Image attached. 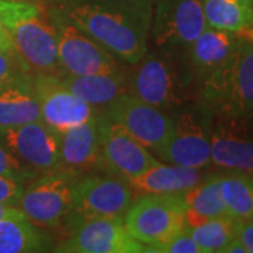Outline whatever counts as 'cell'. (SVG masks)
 Here are the masks:
<instances>
[{"label": "cell", "mask_w": 253, "mask_h": 253, "mask_svg": "<svg viewBox=\"0 0 253 253\" xmlns=\"http://www.w3.org/2000/svg\"><path fill=\"white\" fill-rule=\"evenodd\" d=\"M154 0H52L76 27L121 62L135 65L149 48Z\"/></svg>", "instance_id": "cell-1"}, {"label": "cell", "mask_w": 253, "mask_h": 253, "mask_svg": "<svg viewBox=\"0 0 253 253\" xmlns=\"http://www.w3.org/2000/svg\"><path fill=\"white\" fill-rule=\"evenodd\" d=\"M129 93L156 109L172 113L199 100L200 84L190 65L187 49H149L132 65Z\"/></svg>", "instance_id": "cell-2"}, {"label": "cell", "mask_w": 253, "mask_h": 253, "mask_svg": "<svg viewBox=\"0 0 253 253\" xmlns=\"http://www.w3.org/2000/svg\"><path fill=\"white\" fill-rule=\"evenodd\" d=\"M1 17L11 45L31 75L59 73L58 45L48 7L30 0H0Z\"/></svg>", "instance_id": "cell-3"}, {"label": "cell", "mask_w": 253, "mask_h": 253, "mask_svg": "<svg viewBox=\"0 0 253 253\" xmlns=\"http://www.w3.org/2000/svg\"><path fill=\"white\" fill-rule=\"evenodd\" d=\"M199 101L214 117L253 113V42H241L228 62L200 84Z\"/></svg>", "instance_id": "cell-4"}, {"label": "cell", "mask_w": 253, "mask_h": 253, "mask_svg": "<svg viewBox=\"0 0 253 253\" xmlns=\"http://www.w3.org/2000/svg\"><path fill=\"white\" fill-rule=\"evenodd\" d=\"M134 201V189L121 177L109 173H84L73 190L71 210L62 225L68 231L94 218L124 221Z\"/></svg>", "instance_id": "cell-5"}, {"label": "cell", "mask_w": 253, "mask_h": 253, "mask_svg": "<svg viewBox=\"0 0 253 253\" xmlns=\"http://www.w3.org/2000/svg\"><path fill=\"white\" fill-rule=\"evenodd\" d=\"M170 139L161 159L194 169L211 166V132L214 116L199 100L172 111Z\"/></svg>", "instance_id": "cell-6"}, {"label": "cell", "mask_w": 253, "mask_h": 253, "mask_svg": "<svg viewBox=\"0 0 253 253\" xmlns=\"http://www.w3.org/2000/svg\"><path fill=\"white\" fill-rule=\"evenodd\" d=\"M181 194H144L129 206L124 225L145 248L163 244L186 231Z\"/></svg>", "instance_id": "cell-7"}, {"label": "cell", "mask_w": 253, "mask_h": 253, "mask_svg": "<svg viewBox=\"0 0 253 253\" xmlns=\"http://www.w3.org/2000/svg\"><path fill=\"white\" fill-rule=\"evenodd\" d=\"M79 177L81 174L66 169L41 173L24 187L18 208L34 225L58 228L71 210L73 190Z\"/></svg>", "instance_id": "cell-8"}, {"label": "cell", "mask_w": 253, "mask_h": 253, "mask_svg": "<svg viewBox=\"0 0 253 253\" xmlns=\"http://www.w3.org/2000/svg\"><path fill=\"white\" fill-rule=\"evenodd\" d=\"M48 10L54 23L58 59L62 72L69 75H93L126 71V63L121 62L84 34L59 10L52 6H49Z\"/></svg>", "instance_id": "cell-9"}, {"label": "cell", "mask_w": 253, "mask_h": 253, "mask_svg": "<svg viewBox=\"0 0 253 253\" xmlns=\"http://www.w3.org/2000/svg\"><path fill=\"white\" fill-rule=\"evenodd\" d=\"M100 111L120 124L155 156H162L172 135V113L156 109L131 93L118 96Z\"/></svg>", "instance_id": "cell-10"}, {"label": "cell", "mask_w": 253, "mask_h": 253, "mask_svg": "<svg viewBox=\"0 0 253 253\" xmlns=\"http://www.w3.org/2000/svg\"><path fill=\"white\" fill-rule=\"evenodd\" d=\"M158 162L148 148L100 111V172L129 183Z\"/></svg>", "instance_id": "cell-11"}, {"label": "cell", "mask_w": 253, "mask_h": 253, "mask_svg": "<svg viewBox=\"0 0 253 253\" xmlns=\"http://www.w3.org/2000/svg\"><path fill=\"white\" fill-rule=\"evenodd\" d=\"M207 27L201 0H155L149 40L158 48L187 49Z\"/></svg>", "instance_id": "cell-12"}, {"label": "cell", "mask_w": 253, "mask_h": 253, "mask_svg": "<svg viewBox=\"0 0 253 253\" xmlns=\"http://www.w3.org/2000/svg\"><path fill=\"white\" fill-rule=\"evenodd\" d=\"M0 144L38 174L56 170L61 166V132L41 120L0 126Z\"/></svg>", "instance_id": "cell-13"}, {"label": "cell", "mask_w": 253, "mask_h": 253, "mask_svg": "<svg viewBox=\"0 0 253 253\" xmlns=\"http://www.w3.org/2000/svg\"><path fill=\"white\" fill-rule=\"evenodd\" d=\"M211 166L224 173L236 172L253 176V113L214 117Z\"/></svg>", "instance_id": "cell-14"}, {"label": "cell", "mask_w": 253, "mask_h": 253, "mask_svg": "<svg viewBox=\"0 0 253 253\" xmlns=\"http://www.w3.org/2000/svg\"><path fill=\"white\" fill-rule=\"evenodd\" d=\"M55 252L61 253H144L145 246L129 235L124 221L94 218L69 231V238Z\"/></svg>", "instance_id": "cell-15"}, {"label": "cell", "mask_w": 253, "mask_h": 253, "mask_svg": "<svg viewBox=\"0 0 253 253\" xmlns=\"http://www.w3.org/2000/svg\"><path fill=\"white\" fill-rule=\"evenodd\" d=\"M41 121L58 132L81 126L93 118L99 110L68 90L51 75H33Z\"/></svg>", "instance_id": "cell-16"}, {"label": "cell", "mask_w": 253, "mask_h": 253, "mask_svg": "<svg viewBox=\"0 0 253 253\" xmlns=\"http://www.w3.org/2000/svg\"><path fill=\"white\" fill-rule=\"evenodd\" d=\"M78 174L100 172V111L89 121L61 132V166Z\"/></svg>", "instance_id": "cell-17"}, {"label": "cell", "mask_w": 253, "mask_h": 253, "mask_svg": "<svg viewBox=\"0 0 253 253\" xmlns=\"http://www.w3.org/2000/svg\"><path fill=\"white\" fill-rule=\"evenodd\" d=\"M239 42V34L211 27L206 28L196 38V41L187 48V55L199 84L228 62Z\"/></svg>", "instance_id": "cell-18"}, {"label": "cell", "mask_w": 253, "mask_h": 253, "mask_svg": "<svg viewBox=\"0 0 253 253\" xmlns=\"http://www.w3.org/2000/svg\"><path fill=\"white\" fill-rule=\"evenodd\" d=\"M54 75L68 90L97 110L103 109L118 96L129 93V73L126 71L93 75H69L61 71Z\"/></svg>", "instance_id": "cell-19"}, {"label": "cell", "mask_w": 253, "mask_h": 253, "mask_svg": "<svg viewBox=\"0 0 253 253\" xmlns=\"http://www.w3.org/2000/svg\"><path fill=\"white\" fill-rule=\"evenodd\" d=\"M208 174L206 169L158 162L135 180L129 181V186L142 194H181L197 186Z\"/></svg>", "instance_id": "cell-20"}, {"label": "cell", "mask_w": 253, "mask_h": 253, "mask_svg": "<svg viewBox=\"0 0 253 253\" xmlns=\"http://www.w3.org/2000/svg\"><path fill=\"white\" fill-rule=\"evenodd\" d=\"M41 120L31 73H24L0 89V126H21Z\"/></svg>", "instance_id": "cell-21"}, {"label": "cell", "mask_w": 253, "mask_h": 253, "mask_svg": "<svg viewBox=\"0 0 253 253\" xmlns=\"http://www.w3.org/2000/svg\"><path fill=\"white\" fill-rule=\"evenodd\" d=\"M221 176L222 173H210L197 186L181 193L186 204V231L211 218L228 215L221 193Z\"/></svg>", "instance_id": "cell-22"}, {"label": "cell", "mask_w": 253, "mask_h": 253, "mask_svg": "<svg viewBox=\"0 0 253 253\" xmlns=\"http://www.w3.org/2000/svg\"><path fill=\"white\" fill-rule=\"evenodd\" d=\"M49 249V239L26 214L0 219V253H37Z\"/></svg>", "instance_id": "cell-23"}, {"label": "cell", "mask_w": 253, "mask_h": 253, "mask_svg": "<svg viewBox=\"0 0 253 253\" xmlns=\"http://www.w3.org/2000/svg\"><path fill=\"white\" fill-rule=\"evenodd\" d=\"M207 26L239 34L253 26L252 0H201Z\"/></svg>", "instance_id": "cell-24"}, {"label": "cell", "mask_w": 253, "mask_h": 253, "mask_svg": "<svg viewBox=\"0 0 253 253\" xmlns=\"http://www.w3.org/2000/svg\"><path fill=\"white\" fill-rule=\"evenodd\" d=\"M221 193L226 212L235 219H249L253 214V176L228 172L221 176Z\"/></svg>", "instance_id": "cell-25"}, {"label": "cell", "mask_w": 253, "mask_h": 253, "mask_svg": "<svg viewBox=\"0 0 253 253\" xmlns=\"http://www.w3.org/2000/svg\"><path fill=\"white\" fill-rule=\"evenodd\" d=\"M203 253H224L228 244L235 239L234 218L229 215L211 218L206 222L187 229Z\"/></svg>", "instance_id": "cell-26"}, {"label": "cell", "mask_w": 253, "mask_h": 253, "mask_svg": "<svg viewBox=\"0 0 253 253\" xmlns=\"http://www.w3.org/2000/svg\"><path fill=\"white\" fill-rule=\"evenodd\" d=\"M0 174L20 181L23 184H27L31 180H34L37 176H40L33 169L27 168L24 163L20 162L17 158L1 144H0Z\"/></svg>", "instance_id": "cell-27"}, {"label": "cell", "mask_w": 253, "mask_h": 253, "mask_svg": "<svg viewBox=\"0 0 253 253\" xmlns=\"http://www.w3.org/2000/svg\"><path fill=\"white\" fill-rule=\"evenodd\" d=\"M145 252L149 253H203L196 241L189 235L187 231L176 235L163 244L145 248Z\"/></svg>", "instance_id": "cell-28"}, {"label": "cell", "mask_w": 253, "mask_h": 253, "mask_svg": "<svg viewBox=\"0 0 253 253\" xmlns=\"http://www.w3.org/2000/svg\"><path fill=\"white\" fill-rule=\"evenodd\" d=\"M28 73L13 48L0 49V89L4 87L13 81H16L21 75Z\"/></svg>", "instance_id": "cell-29"}, {"label": "cell", "mask_w": 253, "mask_h": 253, "mask_svg": "<svg viewBox=\"0 0 253 253\" xmlns=\"http://www.w3.org/2000/svg\"><path fill=\"white\" fill-rule=\"evenodd\" d=\"M24 187L26 184L0 174V203L11 206L17 204L24 191Z\"/></svg>", "instance_id": "cell-30"}, {"label": "cell", "mask_w": 253, "mask_h": 253, "mask_svg": "<svg viewBox=\"0 0 253 253\" xmlns=\"http://www.w3.org/2000/svg\"><path fill=\"white\" fill-rule=\"evenodd\" d=\"M235 236L241 241L248 253H253V222L251 219H235Z\"/></svg>", "instance_id": "cell-31"}, {"label": "cell", "mask_w": 253, "mask_h": 253, "mask_svg": "<svg viewBox=\"0 0 253 253\" xmlns=\"http://www.w3.org/2000/svg\"><path fill=\"white\" fill-rule=\"evenodd\" d=\"M10 48H13V45H11V40H10L9 33L6 30V26L3 23L1 6H0V49H10Z\"/></svg>", "instance_id": "cell-32"}, {"label": "cell", "mask_w": 253, "mask_h": 253, "mask_svg": "<svg viewBox=\"0 0 253 253\" xmlns=\"http://www.w3.org/2000/svg\"><path fill=\"white\" fill-rule=\"evenodd\" d=\"M18 214H23V211L18 207H14V206H11V204L0 203V219H1V218L13 217V215H18Z\"/></svg>", "instance_id": "cell-33"}, {"label": "cell", "mask_w": 253, "mask_h": 253, "mask_svg": "<svg viewBox=\"0 0 253 253\" xmlns=\"http://www.w3.org/2000/svg\"><path fill=\"white\" fill-rule=\"evenodd\" d=\"M224 253H248L246 252V249H245V246L241 244V241L239 239H232L228 246L225 248V251Z\"/></svg>", "instance_id": "cell-34"}, {"label": "cell", "mask_w": 253, "mask_h": 253, "mask_svg": "<svg viewBox=\"0 0 253 253\" xmlns=\"http://www.w3.org/2000/svg\"><path fill=\"white\" fill-rule=\"evenodd\" d=\"M239 36L242 37V38H245V40H249V41H252L253 42V26L244 30L242 33H239Z\"/></svg>", "instance_id": "cell-35"}, {"label": "cell", "mask_w": 253, "mask_h": 253, "mask_svg": "<svg viewBox=\"0 0 253 253\" xmlns=\"http://www.w3.org/2000/svg\"><path fill=\"white\" fill-rule=\"evenodd\" d=\"M252 4H253V0H252Z\"/></svg>", "instance_id": "cell-36"}, {"label": "cell", "mask_w": 253, "mask_h": 253, "mask_svg": "<svg viewBox=\"0 0 253 253\" xmlns=\"http://www.w3.org/2000/svg\"><path fill=\"white\" fill-rule=\"evenodd\" d=\"M154 1H155V0H154Z\"/></svg>", "instance_id": "cell-37"}]
</instances>
